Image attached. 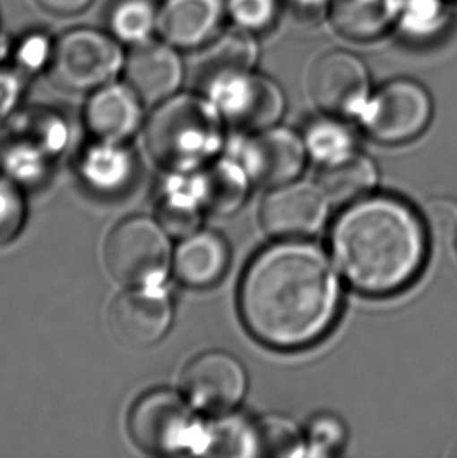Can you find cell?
<instances>
[{"mask_svg":"<svg viewBox=\"0 0 457 458\" xmlns=\"http://www.w3.org/2000/svg\"><path fill=\"white\" fill-rule=\"evenodd\" d=\"M341 280L312 242L285 240L262 250L241 279V318L262 344L295 351L322 340L341 311Z\"/></svg>","mask_w":457,"mask_h":458,"instance_id":"obj_1","label":"cell"},{"mask_svg":"<svg viewBox=\"0 0 457 458\" xmlns=\"http://www.w3.org/2000/svg\"><path fill=\"white\" fill-rule=\"evenodd\" d=\"M331 248L354 290L390 296L408 288L425 267L427 224L401 199H358L335 221Z\"/></svg>","mask_w":457,"mask_h":458,"instance_id":"obj_2","label":"cell"},{"mask_svg":"<svg viewBox=\"0 0 457 458\" xmlns=\"http://www.w3.org/2000/svg\"><path fill=\"white\" fill-rule=\"evenodd\" d=\"M223 121L204 94L177 93L155 106L144 125L146 148L152 160L171 174L198 171L220 149Z\"/></svg>","mask_w":457,"mask_h":458,"instance_id":"obj_3","label":"cell"},{"mask_svg":"<svg viewBox=\"0 0 457 458\" xmlns=\"http://www.w3.org/2000/svg\"><path fill=\"white\" fill-rule=\"evenodd\" d=\"M185 397L152 390L136 399L127 418L130 440L149 455H204L207 424L199 421Z\"/></svg>","mask_w":457,"mask_h":458,"instance_id":"obj_4","label":"cell"},{"mask_svg":"<svg viewBox=\"0 0 457 458\" xmlns=\"http://www.w3.org/2000/svg\"><path fill=\"white\" fill-rule=\"evenodd\" d=\"M125 50L110 31L77 27L56 38L50 81L73 93H91L123 74Z\"/></svg>","mask_w":457,"mask_h":458,"instance_id":"obj_5","label":"cell"},{"mask_svg":"<svg viewBox=\"0 0 457 458\" xmlns=\"http://www.w3.org/2000/svg\"><path fill=\"white\" fill-rule=\"evenodd\" d=\"M104 263L127 288L160 286L173 267L167 230L149 217H127L107 236Z\"/></svg>","mask_w":457,"mask_h":458,"instance_id":"obj_6","label":"cell"},{"mask_svg":"<svg viewBox=\"0 0 457 458\" xmlns=\"http://www.w3.org/2000/svg\"><path fill=\"white\" fill-rule=\"evenodd\" d=\"M203 91L221 118L241 131L257 133L272 129L284 114L282 89L253 71L205 75Z\"/></svg>","mask_w":457,"mask_h":458,"instance_id":"obj_7","label":"cell"},{"mask_svg":"<svg viewBox=\"0 0 457 458\" xmlns=\"http://www.w3.org/2000/svg\"><path fill=\"white\" fill-rule=\"evenodd\" d=\"M358 118L379 143H408L420 137L429 124L433 100L420 83L398 79L370 96Z\"/></svg>","mask_w":457,"mask_h":458,"instance_id":"obj_8","label":"cell"},{"mask_svg":"<svg viewBox=\"0 0 457 458\" xmlns=\"http://www.w3.org/2000/svg\"><path fill=\"white\" fill-rule=\"evenodd\" d=\"M307 93L316 108L328 116H358L370 99V75L360 58L349 52L334 50L312 63Z\"/></svg>","mask_w":457,"mask_h":458,"instance_id":"obj_9","label":"cell"},{"mask_svg":"<svg viewBox=\"0 0 457 458\" xmlns=\"http://www.w3.org/2000/svg\"><path fill=\"white\" fill-rule=\"evenodd\" d=\"M247 376L240 361L213 351L193 359L180 376V394L196 411L226 415L246 394Z\"/></svg>","mask_w":457,"mask_h":458,"instance_id":"obj_10","label":"cell"},{"mask_svg":"<svg viewBox=\"0 0 457 458\" xmlns=\"http://www.w3.org/2000/svg\"><path fill=\"white\" fill-rule=\"evenodd\" d=\"M173 316V302L163 286L127 288L108 310V327L124 346L149 347L167 335Z\"/></svg>","mask_w":457,"mask_h":458,"instance_id":"obj_11","label":"cell"},{"mask_svg":"<svg viewBox=\"0 0 457 458\" xmlns=\"http://www.w3.org/2000/svg\"><path fill=\"white\" fill-rule=\"evenodd\" d=\"M329 202L320 185L290 182L276 186L262 204V225L270 235L285 240L312 235L326 223Z\"/></svg>","mask_w":457,"mask_h":458,"instance_id":"obj_12","label":"cell"},{"mask_svg":"<svg viewBox=\"0 0 457 458\" xmlns=\"http://www.w3.org/2000/svg\"><path fill=\"white\" fill-rule=\"evenodd\" d=\"M179 52L161 38L136 44L125 52L123 81L144 106H159L179 93L185 77Z\"/></svg>","mask_w":457,"mask_h":458,"instance_id":"obj_13","label":"cell"},{"mask_svg":"<svg viewBox=\"0 0 457 458\" xmlns=\"http://www.w3.org/2000/svg\"><path fill=\"white\" fill-rule=\"evenodd\" d=\"M241 165L249 179L260 185L290 183L303 171L307 149L304 140L287 129L257 131L241 146Z\"/></svg>","mask_w":457,"mask_h":458,"instance_id":"obj_14","label":"cell"},{"mask_svg":"<svg viewBox=\"0 0 457 458\" xmlns=\"http://www.w3.org/2000/svg\"><path fill=\"white\" fill-rule=\"evenodd\" d=\"M224 14L226 0H163L157 35L176 49H199L215 39Z\"/></svg>","mask_w":457,"mask_h":458,"instance_id":"obj_15","label":"cell"},{"mask_svg":"<svg viewBox=\"0 0 457 458\" xmlns=\"http://www.w3.org/2000/svg\"><path fill=\"white\" fill-rule=\"evenodd\" d=\"M142 106L125 81H113L90 93L83 121L98 141L124 143L142 125Z\"/></svg>","mask_w":457,"mask_h":458,"instance_id":"obj_16","label":"cell"},{"mask_svg":"<svg viewBox=\"0 0 457 458\" xmlns=\"http://www.w3.org/2000/svg\"><path fill=\"white\" fill-rule=\"evenodd\" d=\"M228 265V244L213 232H194L185 236L173 255L176 277L190 288L215 285Z\"/></svg>","mask_w":457,"mask_h":458,"instance_id":"obj_17","label":"cell"},{"mask_svg":"<svg viewBox=\"0 0 457 458\" xmlns=\"http://www.w3.org/2000/svg\"><path fill=\"white\" fill-rule=\"evenodd\" d=\"M249 175L241 163L232 160L211 161L193 177L203 210L228 216L240 208L246 199Z\"/></svg>","mask_w":457,"mask_h":458,"instance_id":"obj_18","label":"cell"},{"mask_svg":"<svg viewBox=\"0 0 457 458\" xmlns=\"http://www.w3.org/2000/svg\"><path fill=\"white\" fill-rule=\"evenodd\" d=\"M400 0H331L329 19L341 37L368 41L395 25Z\"/></svg>","mask_w":457,"mask_h":458,"instance_id":"obj_19","label":"cell"},{"mask_svg":"<svg viewBox=\"0 0 457 458\" xmlns=\"http://www.w3.org/2000/svg\"><path fill=\"white\" fill-rule=\"evenodd\" d=\"M201 210L198 194L194 190L193 177L184 174H173L161 188L157 202L159 224L167 230L168 235H192L201 223Z\"/></svg>","mask_w":457,"mask_h":458,"instance_id":"obj_20","label":"cell"},{"mask_svg":"<svg viewBox=\"0 0 457 458\" xmlns=\"http://www.w3.org/2000/svg\"><path fill=\"white\" fill-rule=\"evenodd\" d=\"M376 180L373 161L354 152L341 160L323 165L318 183L329 200L345 204L365 198L376 185Z\"/></svg>","mask_w":457,"mask_h":458,"instance_id":"obj_21","label":"cell"},{"mask_svg":"<svg viewBox=\"0 0 457 458\" xmlns=\"http://www.w3.org/2000/svg\"><path fill=\"white\" fill-rule=\"evenodd\" d=\"M134 171V157L123 143L98 141L85 150L81 174L96 191L115 192L127 185Z\"/></svg>","mask_w":457,"mask_h":458,"instance_id":"obj_22","label":"cell"},{"mask_svg":"<svg viewBox=\"0 0 457 458\" xmlns=\"http://www.w3.org/2000/svg\"><path fill=\"white\" fill-rule=\"evenodd\" d=\"M157 22L159 5L154 0H116L108 13V31L129 47L155 38Z\"/></svg>","mask_w":457,"mask_h":458,"instance_id":"obj_23","label":"cell"},{"mask_svg":"<svg viewBox=\"0 0 457 458\" xmlns=\"http://www.w3.org/2000/svg\"><path fill=\"white\" fill-rule=\"evenodd\" d=\"M13 125L12 138L30 144L50 160L62 154L69 141L66 121L50 110H37L19 116Z\"/></svg>","mask_w":457,"mask_h":458,"instance_id":"obj_24","label":"cell"},{"mask_svg":"<svg viewBox=\"0 0 457 458\" xmlns=\"http://www.w3.org/2000/svg\"><path fill=\"white\" fill-rule=\"evenodd\" d=\"M448 22L446 0H400L395 24L404 37L427 41L439 37Z\"/></svg>","mask_w":457,"mask_h":458,"instance_id":"obj_25","label":"cell"},{"mask_svg":"<svg viewBox=\"0 0 457 458\" xmlns=\"http://www.w3.org/2000/svg\"><path fill=\"white\" fill-rule=\"evenodd\" d=\"M204 455L215 457H255L254 424L240 416L220 415L207 424Z\"/></svg>","mask_w":457,"mask_h":458,"instance_id":"obj_26","label":"cell"},{"mask_svg":"<svg viewBox=\"0 0 457 458\" xmlns=\"http://www.w3.org/2000/svg\"><path fill=\"white\" fill-rule=\"evenodd\" d=\"M255 455L259 457H301L307 445L297 424L282 416H266L254 424Z\"/></svg>","mask_w":457,"mask_h":458,"instance_id":"obj_27","label":"cell"},{"mask_svg":"<svg viewBox=\"0 0 457 458\" xmlns=\"http://www.w3.org/2000/svg\"><path fill=\"white\" fill-rule=\"evenodd\" d=\"M304 144L310 157L323 165L354 154V138L337 118L322 119L309 125Z\"/></svg>","mask_w":457,"mask_h":458,"instance_id":"obj_28","label":"cell"},{"mask_svg":"<svg viewBox=\"0 0 457 458\" xmlns=\"http://www.w3.org/2000/svg\"><path fill=\"white\" fill-rule=\"evenodd\" d=\"M211 56L213 58L205 75L220 74V72H246V71H253L255 66L259 58V47L254 39L253 33L237 29L224 35L218 41Z\"/></svg>","mask_w":457,"mask_h":458,"instance_id":"obj_29","label":"cell"},{"mask_svg":"<svg viewBox=\"0 0 457 458\" xmlns=\"http://www.w3.org/2000/svg\"><path fill=\"white\" fill-rule=\"evenodd\" d=\"M25 200L18 182L0 174V246L13 242L24 225Z\"/></svg>","mask_w":457,"mask_h":458,"instance_id":"obj_30","label":"cell"},{"mask_svg":"<svg viewBox=\"0 0 457 458\" xmlns=\"http://www.w3.org/2000/svg\"><path fill=\"white\" fill-rule=\"evenodd\" d=\"M56 41H52L46 33L33 31L22 38L13 54V66L25 77L47 71L52 62Z\"/></svg>","mask_w":457,"mask_h":458,"instance_id":"obj_31","label":"cell"},{"mask_svg":"<svg viewBox=\"0 0 457 458\" xmlns=\"http://www.w3.org/2000/svg\"><path fill=\"white\" fill-rule=\"evenodd\" d=\"M278 0H226V13L237 29L259 33L274 22L278 16Z\"/></svg>","mask_w":457,"mask_h":458,"instance_id":"obj_32","label":"cell"},{"mask_svg":"<svg viewBox=\"0 0 457 458\" xmlns=\"http://www.w3.org/2000/svg\"><path fill=\"white\" fill-rule=\"evenodd\" d=\"M345 438L343 424L334 416L322 415L310 424L307 445L314 455H329L341 449Z\"/></svg>","mask_w":457,"mask_h":458,"instance_id":"obj_33","label":"cell"},{"mask_svg":"<svg viewBox=\"0 0 457 458\" xmlns=\"http://www.w3.org/2000/svg\"><path fill=\"white\" fill-rule=\"evenodd\" d=\"M425 224L427 233L440 242H446L457 235V204L448 199H435L427 205Z\"/></svg>","mask_w":457,"mask_h":458,"instance_id":"obj_34","label":"cell"},{"mask_svg":"<svg viewBox=\"0 0 457 458\" xmlns=\"http://www.w3.org/2000/svg\"><path fill=\"white\" fill-rule=\"evenodd\" d=\"M24 74L14 66H0V124L18 110L25 87Z\"/></svg>","mask_w":457,"mask_h":458,"instance_id":"obj_35","label":"cell"},{"mask_svg":"<svg viewBox=\"0 0 457 458\" xmlns=\"http://www.w3.org/2000/svg\"><path fill=\"white\" fill-rule=\"evenodd\" d=\"M94 0H35L43 12L54 16H75L88 10Z\"/></svg>","mask_w":457,"mask_h":458,"instance_id":"obj_36","label":"cell"},{"mask_svg":"<svg viewBox=\"0 0 457 458\" xmlns=\"http://www.w3.org/2000/svg\"><path fill=\"white\" fill-rule=\"evenodd\" d=\"M291 5L303 13H318L329 8L331 0H289Z\"/></svg>","mask_w":457,"mask_h":458,"instance_id":"obj_37","label":"cell"}]
</instances>
